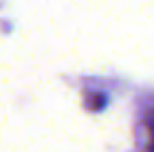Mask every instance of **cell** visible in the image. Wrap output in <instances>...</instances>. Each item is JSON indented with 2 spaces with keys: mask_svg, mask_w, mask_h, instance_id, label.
<instances>
[{
  "mask_svg": "<svg viewBox=\"0 0 154 152\" xmlns=\"http://www.w3.org/2000/svg\"><path fill=\"white\" fill-rule=\"evenodd\" d=\"M144 127H146V152H154V104L144 115Z\"/></svg>",
  "mask_w": 154,
  "mask_h": 152,
  "instance_id": "1",
  "label": "cell"
}]
</instances>
